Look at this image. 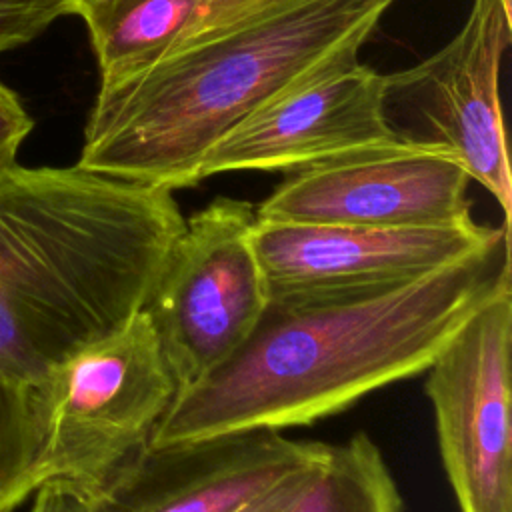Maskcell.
<instances>
[{"label":"cell","instance_id":"obj_1","mask_svg":"<svg viewBox=\"0 0 512 512\" xmlns=\"http://www.w3.org/2000/svg\"><path fill=\"white\" fill-rule=\"evenodd\" d=\"M506 286L508 238L392 288L268 298L238 350L174 396L148 444L280 432L338 414L426 372L460 326Z\"/></svg>","mask_w":512,"mask_h":512},{"label":"cell","instance_id":"obj_2","mask_svg":"<svg viewBox=\"0 0 512 512\" xmlns=\"http://www.w3.org/2000/svg\"><path fill=\"white\" fill-rule=\"evenodd\" d=\"M184 228L172 190L80 168L0 174V372L44 384L130 322Z\"/></svg>","mask_w":512,"mask_h":512},{"label":"cell","instance_id":"obj_3","mask_svg":"<svg viewBox=\"0 0 512 512\" xmlns=\"http://www.w3.org/2000/svg\"><path fill=\"white\" fill-rule=\"evenodd\" d=\"M394 0H296L100 84L78 166L168 190L202 180L208 152L248 116L358 58Z\"/></svg>","mask_w":512,"mask_h":512},{"label":"cell","instance_id":"obj_4","mask_svg":"<svg viewBox=\"0 0 512 512\" xmlns=\"http://www.w3.org/2000/svg\"><path fill=\"white\" fill-rule=\"evenodd\" d=\"M42 422L40 484L100 488L138 454L176 396L150 318L140 310L34 388Z\"/></svg>","mask_w":512,"mask_h":512},{"label":"cell","instance_id":"obj_5","mask_svg":"<svg viewBox=\"0 0 512 512\" xmlns=\"http://www.w3.org/2000/svg\"><path fill=\"white\" fill-rule=\"evenodd\" d=\"M256 208L216 198L174 240L144 304L176 394L198 384L250 336L268 304L250 242Z\"/></svg>","mask_w":512,"mask_h":512},{"label":"cell","instance_id":"obj_6","mask_svg":"<svg viewBox=\"0 0 512 512\" xmlns=\"http://www.w3.org/2000/svg\"><path fill=\"white\" fill-rule=\"evenodd\" d=\"M510 0H472L460 32L420 64L384 76L382 114L398 142L456 158L510 224L512 184L498 76Z\"/></svg>","mask_w":512,"mask_h":512},{"label":"cell","instance_id":"obj_7","mask_svg":"<svg viewBox=\"0 0 512 512\" xmlns=\"http://www.w3.org/2000/svg\"><path fill=\"white\" fill-rule=\"evenodd\" d=\"M512 286L490 296L426 368L442 466L460 512H512Z\"/></svg>","mask_w":512,"mask_h":512},{"label":"cell","instance_id":"obj_8","mask_svg":"<svg viewBox=\"0 0 512 512\" xmlns=\"http://www.w3.org/2000/svg\"><path fill=\"white\" fill-rule=\"evenodd\" d=\"M470 180L456 158L392 140L292 170L256 208V218L370 228L452 226L472 220Z\"/></svg>","mask_w":512,"mask_h":512},{"label":"cell","instance_id":"obj_9","mask_svg":"<svg viewBox=\"0 0 512 512\" xmlns=\"http://www.w3.org/2000/svg\"><path fill=\"white\" fill-rule=\"evenodd\" d=\"M508 228H370L258 220L250 230L268 298L358 294L416 280L500 240Z\"/></svg>","mask_w":512,"mask_h":512},{"label":"cell","instance_id":"obj_10","mask_svg":"<svg viewBox=\"0 0 512 512\" xmlns=\"http://www.w3.org/2000/svg\"><path fill=\"white\" fill-rule=\"evenodd\" d=\"M326 446L276 430L146 444L92 492V512H236L320 462Z\"/></svg>","mask_w":512,"mask_h":512},{"label":"cell","instance_id":"obj_11","mask_svg":"<svg viewBox=\"0 0 512 512\" xmlns=\"http://www.w3.org/2000/svg\"><path fill=\"white\" fill-rule=\"evenodd\" d=\"M384 76L340 62L274 98L206 156L202 180L232 170H298L396 140L382 114Z\"/></svg>","mask_w":512,"mask_h":512},{"label":"cell","instance_id":"obj_12","mask_svg":"<svg viewBox=\"0 0 512 512\" xmlns=\"http://www.w3.org/2000/svg\"><path fill=\"white\" fill-rule=\"evenodd\" d=\"M296 0H88L84 18L100 84L138 74L254 16Z\"/></svg>","mask_w":512,"mask_h":512},{"label":"cell","instance_id":"obj_13","mask_svg":"<svg viewBox=\"0 0 512 512\" xmlns=\"http://www.w3.org/2000/svg\"><path fill=\"white\" fill-rule=\"evenodd\" d=\"M286 512H404V500L380 448L358 432L344 444H328Z\"/></svg>","mask_w":512,"mask_h":512},{"label":"cell","instance_id":"obj_14","mask_svg":"<svg viewBox=\"0 0 512 512\" xmlns=\"http://www.w3.org/2000/svg\"><path fill=\"white\" fill-rule=\"evenodd\" d=\"M42 422L32 386L0 372V512L40 486Z\"/></svg>","mask_w":512,"mask_h":512},{"label":"cell","instance_id":"obj_15","mask_svg":"<svg viewBox=\"0 0 512 512\" xmlns=\"http://www.w3.org/2000/svg\"><path fill=\"white\" fill-rule=\"evenodd\" d=\"M68 14H76L72 0H0V54L34 40Z\"/></svg>","mask_w":512,"mask_h":512},{"label":"cell","instance_id":"obj_16","mask_svg":"<svg viewBox=\"0 0 512 512\" xmlns=\"http://www.w3.org/2000/svg\"><path fill=\"white\" fill-rule=\"evenodd\" d=\"M32 130V118L18 96L0 82V174L12 168L22 140Z\"/></svg>","mask_w":512,"mask_h":512},{"label":"cell","instance_id":"obj_17","mask_svg":"<svg viewBox=\"0 0 512 512\" xmlns=\"http://www.w3.org/2000/svg\"><path fill=\"white\" fill-rule=\"evenodd\" d=\"M30 512H92V492L72 480L50 478L36 488Z\"/></svg>","mask_w":512,"mask_h":512},{"label":"cell","instance_id":"obj_18","mask_svg":"<svg viewBox=\"0 0 512 512\" xmlns=\"http://www.w3.org/2000/svg\"><path fill=\"white\" fill-rule=\"evenodd\" d=\"M328 448V446H326ZM324 460V458H322ZM320 460V462H322ZM320 462H316L310 468H304L292 476H288L286 480L278 482L274 488H270L268 492L260 494L258 498L250 500L248 504H244L240 510L236 512H286L292 502L298 498V494L304 490V486L308 484L310 476L316 472V468L320 466Z\"/></svg>","mask_w":512,"mask_h":512},{"label":"cell","instance_id":"obj_19","mask_svg":"<svg viewBox=\"0 0 512 512\" xmlns=\"http://www.w3.org/2000/svg\"><path fill=\"white\" fill-rule=\"evenodd\" d=\"M72 2H74V6H76V8H78V6H80V4H82V2H88V0H72Z\"/></svg>","mask_w":512,"mask_h":512}]
</instances>
